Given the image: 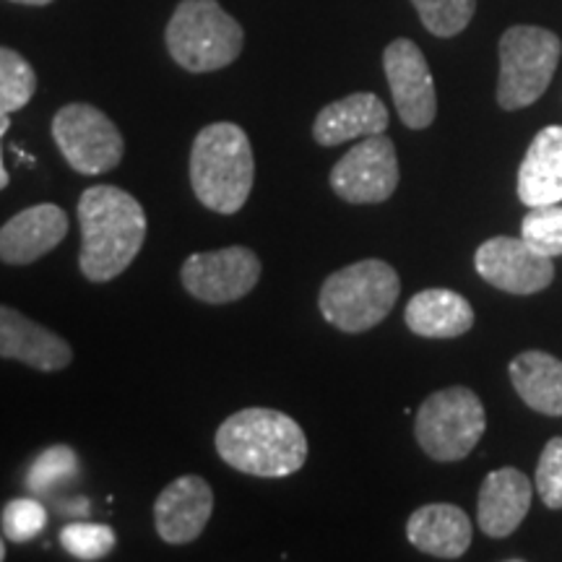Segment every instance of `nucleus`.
Returning <instances> with one entry per match:
<instances>
[{
  "label": "nucleus",
  "instance_id": "nucleus-1",
  "mask_svg": "<svg viewBox=\"0 0 562 562\" xmlns=\"http://www.w3.org/2000/svg\"><path fill=\"white\" fill-rule=\"evenodd\" d=\"M81 227V273L94 284L117 279L144 248L146 211L117 186L87 188L76 209Z\"/></svg>",
  "mask_w": 562,
  "mask_h": 562
},
{
  "label": "nucleus",
  "instance_id": "nucleus-2",
  "mask_svg": "<svg viewBox=\"0 0 562 562\" xmlns=\"http://www.w3.org/2000/svg\"><path fill=\"white\" fill-rule=\"evenodd\" d=\"M216 453L224 463L252 476H290L307 461L305 430L290 414L266 406L235 412L216 430Z\"/></svg>",
  "mask_w": 562,
  "mask_h": 562
},
{
  "label": "nucleus",
  "instance_id": "nucleus-3",
  "mask_svg": "<svg viewBox=\"0 0 562 562\" xmlns=\"http://www.w3.org/2000/svg\"><path fill=\"white\" fill-rule=\"evenodd\" d=\"M256 182V157L248 133L235 123H211L199 131L191 149L195 199L216 214H237Z\"/></svg>",
  "mask_w": 562,
  "mask_h": 562
},
{
  "label": "nucleus",
  "instance_id": "nucleus-4",
  "mask_svg": "<svg viewBox=\"0 0 562 562\" xmlns=\"http://www.w3.org/2000/svg\"><path fill=\"white\" fill-rule=\"evenodd\" d=\"M402 294V279L381 258H364L323 281L318 307L326 323L344 334H362L389 318Z\"/></svg>",
  "mask_w": 562,
  "mask_h": 562
},
{
  "label": "nucleus",
  "instance_id": "nucleus-5",
  "mask_svg": "<svg viewBox=\"0 0 562 562\" xmlns=\"http://www.w3.org/2000/svg\"><path fill=\"white\" fill-rule=\"evenodd\" d=\"M165 42L172 60L188 74H211L240 58L245 32L216 0H180Z\"/></svg>",
  "mask_w": 562,
  "mask_h": 562
},
{
  "label": "nucleus",
  "instance_id": "nucleus-6",
  "mask_svg": "<svg viewBox=\"0 0 562 562\" xmlns=\"http://www.w3.org/2000/svg\"><path fill=\"white\" fill-rule=\"evenodd\" d=\"M562 55L560 37L544 26L518 24L501 37V79L497 104L524 110L544 94Z\"/></svg>",
  "mask_w": 562,
  "mask_h": 562
},
{
  "label": "nucleus",
  "instance_id": "nucleus-7",
  "mask_svg": "<svg viewBox=\"0 0 562 562\" xmlns=\"http://www.w3.org/2000/svg\"><path fill=\"white\" fill-rule=\"evenodd\" d=\"M484 427L487 417L480 396L463 385L435 391L425 398L414 419L419 448L440 463L467 459L480 446Z\"/></svg>",
  "mask_w": 562,
  "mask_h": 562
},
{
  "label": "nucleus",
  "instance_id": "nucleus-8",
  "mask_svg": "<svg viewBox=\"0 0 562 562\" xmlns=\"http://www.w3.org/2000/svg\"><path fill=\"white\" fill-rule=\"evenodd\" d=\"M53 138L70 170L104 175L123 161V133L100 108L87 102L66 104L53 117Z\"/></svg>",
  "mask_w": 562,
  "mask_h": 562
},
{
  "label": "nucleus",
  "instance_id": "nucleus-9",
  "mask_svg": "<svg viewBox=\"0 0 562 562\" xmlns=\"http://www.w3.org/2000/svg\"><path fill=\"white\" fill-rule=\"evenodd\" d=\"M261 271V258L256 252L245 245H229L222 250L188 256L180 281L195 300L206 305H227L256 290Z\"/></svg>",
  "mask_w": 562,
  "mask_h": 562
},
{
  "label": "nucleus",
  "instance_id": "nucleus-10",
  "mask_svg": "<svg viewBox=\"0 0 562 562\" xmlns=\"http://www.w3.org/2000/svg\"><path fill=\"white\" fill-rule=\"evenodd\" d=\"M331 191L347 203H383L398 188V157L389 136H364L336 161Z\"/></svg>",
  "mask_w": 562,
  "mask_h": 562
},
{
  "label": "nucleus",
  "instance_id": "nucleus-11",
  "mask_svg": "<svg viewBox=\"0 0 562 562\" xmlns=\"http://www.w3.org/2000/svg\"><path fill=\"white\" fill-rule=\"evenodd\" d=\"M383 70L389 79L393 104L406 128L425 131L435 123L438 115V94L435 81L427 66L425 53L417 42L398 37L383 50Z\"/></svg>",
  "mask_w": 562,
  "mask_h": 562
},
{
  "label": "nucleus",
  "instance_id": "nucleus-12",
  "mask_svg": "<svg viewBox=\"0 0 562 562\" xmlns=\"http://www.w3.org/2000/svg\"><path fill=\"white\" fill-rule=\"evenodd\" d=\"M476 273L508 294H537L554 279L550 256L518 237H490L474 252Z\"/></svg>",
  "mask_w": 562,
  "mask_h": 562
},
{
  "label": "nucleus",
  "instance_id": "nucleus-13",
  "mask_svg": "<svg viewBox=\"0 0 562 562\" xmlns=\"http://www.w3.org/2000/svg\"><path fill=\"white\" fill-rule=\"evenodd\" d=\"M214 513V490L199 474L167 484L154 503V526L167 544H191L206 529Z\"/></svg>",
  "mask_w": 562,
  "mask_h": 562
},
{
  "label": "nucleus",
  "instance_id": "nucleus-14",
  "mask_svg": "<svg viewBox=\"0 0 562 562\" xmlns=\"http://www.w3.org/2000/svg\"><path fill=\"white\" fill-rule=\"evenodd\" d=\"M70 229L68 214L55 203H37L19 211L0 227V261L30 266L58 248Z\"/></svg>",
  "mask_w": 562,
  "mask_h": 562
},
{
  "label": "nucleus",
  "instance_id": "nucleus-15",
  "mask_svg": "<svg viewBox=\"0 0 562 562\" xmlns=\"http://www.w3.org/2000/svg\"><path fill=\"white\" fill-rule=\"evenodd\" d=\"M0 360H16L34 370L58 372L74 362V349L50 328L40 326L9 305H0Z\"/></svg>",
  "mask_w": 562,
  "mask_h": 562
},
{
  "label": "nucleus",
  "instance_id": "nucleus-16",
  "mask_svg": "<svg viewBox=\"0 0 562 562\" xmlns=\"http://www.w3.org/2000/svg\"><path fill=\"white\" fill-rule=\"evenodd\" d=\"M533 487L529 476L518 469H495L484 476L480 501H476V524L492 539L510 537L524 524L531 508Z\"/></svg>",
  "mask_w": 562,
  "mask_h": 562
},
{
  "label": "nucleus",
  "instance_id": "nucleus-17",
  "mask_svg": "<svg viewBox=\"0 0 562 562\" xmlns=\"http://www.w3.org/2000/svg\"><path fill=\"white\" fill-rule=\"evenodd\" d=\"M385 131H389V108L372 91H357L326 104L313 123V138L321 146H339Z\"/></svg>",
  "mask_w": 562,
  "mask_h": 562
},
{
  "label": "nucleus",
  "instance_id": "nucleus-18",
  "mask_svg": "<svg viewBox=\"0 0 562 562\" xmlns=\"http://www.w3.org/2000/svg\"><path fill=\"white\" fill-rule=\"evenodd\" d=\"M472 518L451 503L422 505L406 521V539L440 560H459L472 547Z\"/></svg>",
  "mask_w": 562,
  "mask_h": 562
},
{
  "label": "nucleus",
  "instance_id": "nucleus-19",
  "mask_svg": "<svg viewBox=\"0 0 562 562\" xmlns=\"http://www.w3.org/2000/svg\"><path fill=\"white\" fill-rule=\"evenodd\" d=\"M516 191L529 209L562 203V125H547L533 136Z\"/></svg>",
  "mask_w": 562,
  "mask_h": 562
},
{
  "label": "nucleus",
  "instance_id": "nucleus-20",
  "mask_svg": "<svg viewBox=\"0 0 562 562\" xmlns=\"http://www.w3.org/2000/svg\"><path fill=\"white\" fill-rule=\"evenodd\" d=\"M412 334L422 339H456L472 331L474 307L463 294L453 290H425L414 294L404 311Z\"/></svg>",
  "mask_w": 562,
  "mask_h": 562
},
{
  "label": "nucleus",
  "instance_id": "nucleus-21",
  "mask_svg": "<svg viewBox=\"0 0 562 562\" xmlns=\"http://www.w3.org/2000/svg\"><path fill=\"white\" fill-rule=\"evenodd\" d=\"M510 383L526 406L562 417V362L547 351H524L510 362Z\"/></svg>",
  "mask_w": 562,
  "mask_h": 562
},
{
  "label": "nucleus",
  "instance_id": "nucleus-22",
  "mask_svg": "<svg viewBox=\"0 0 562 562\" xmlns=\"http://www.w3.org/2000/svg\"><path fill=\"white\" fill-rule=\"evenodd\" d=\"M37 74L32 63L11 47H0V115H13L32 102Z\"/></svg>",
  "mask_w": 562,
  "mask_h": 562
},
{
  "label": "nucleus",
  "instance_id": "nucleus-23",
  "mask_svg": "<svg viewBox=\"0 0 562 562\" xmlns=\"http://www.w3.org/2000/svg\"><path fill=\"white\" fill-rule=\"evenodd\" d=\"M425 30L435 37H456L472 24L476 0H412Z\"/></svg>",
  "mask_w": 562,
  "mask_h": 562
},
{
  "label": "nucleus",
  "instance_id": "nucleus-24",
  "mask_svg": "<svg viewBox=\"0 0 562 562\" xmlns=\"http://www.w3.org/2000/svg\"><path fill=\"white\" fill-rule=\"evenodd\" d=\"M521 237L531 248L544 256H562V206L560 203H547V206H533L521 222Z\"/></svg>",
  "mask_w": 562,
  "mask_h": 562
},
{
  "label": "nucleus",
  "instance_id": "nucleus-25",
  "mask_svg": "<svg viewBox=\"0 0 562 562\" xmlns=\"http://www.w3.org/2000/svg\"><path fill=\"white\" fill-rule=\"evenodd\" d=\"M117 537L104 524H70L60 531V544L70 558L94 562L108 558L115 547Z\"/></svg>",
  "mask_w": 562,
  "mask_h": 562
},
{
  "label": "nucleus",
  "instance_id": "nucleus-26",
  "mask_svg": "<svg viewBox=\"0 0 562 562\" xmlns=\"http://www.w3.org/2000/svg\"><path fill=\"white\" fill-rule=\"evenodd\" d=\"M76 469H79V456L74 453V448L53 446L34 459L30 474H26V487L40 492V495L42 492H50L55 484L74 476Z\"/></svg>",
  "mask_w": 562,
  "mask_h": 562
},
{
  "label": "nucleus",
  "instance_id": "nucleus-27",
  "mask_svg": "<svg viewBox=\"0 0 562 562\" xmlns=\"http://www.w3.org/2000/svg\"><path fill=\"white\" fill-rule=\"evenodd\" d=\"M47 510L32 497H16L3 510V533L11 542L24 544L45 529Z\"/></svg>",
  "mask_w": 562,
  "mask_h": 562
},
{
  "label": "nucleus",
  "instance_id": "nucleus-28",
  "mask_svg": "<svg viewBox=\"0 0 562 562\" xmlns=\"http://www.w3.org/2000/svg\"><path fill=\"white\" fill-rule=\"evenodd\" d=\"M537 490L547 508H562V438H552L539 456Z\"/></svg>",
  "mask_w": 562,
  "mask_h": 562
},
{
  "label": "nucleus",
  "instance_id": "nucleus-29",
  "mask_svg": "<svg viewBox=\"0 0 562 562\" xmlns=\"http://www.w3.org/2000/svg\"><path fill=\"white\" fill-rule=\"evenodd\" d=\"M9 128H11V115H0V140H3V136L5 133H9ZM9 170H5V165H3V154H0V191H3L5 186H9Z\"/></svg>",
  "mask_w": 562,
  "mask_h": 562
},
{
  "label": "nucleus",
  "instance_id": "nucleus-30",
  "mask_svg": "<svg viewBox=\"0 0 562 562\" xmlns=\"http://www.w3.org/2000/svg\"><path fill=\"white\" fill-rule=\"evenodd\" d=\"M11 3H21V5H50L53 0H11Z\"/></svg>",
  "mask_w": 562,
  "mask_h": 562
},
{
  "label": "nucleus",
  "instance_id": "nucleus-31",
  "mask_svg": "<svg viewBox=\"0 0 562 562\" xmlns=\"http://www.w3.org/2000/svg\"><path fill=\"white\" fill-rule=\"evenodd\" d=\"M3 560H5V542L0 539V562H3Z\"/></svg>",
  "mask_w": 562,
  "mask_h": 562
}]
</instances>
